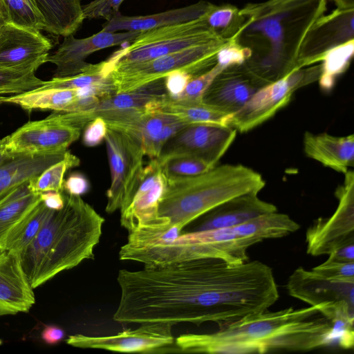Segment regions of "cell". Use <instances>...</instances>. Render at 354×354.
<instances>
[{"label": "cell", "instance_id": "31", "mask_svg": "<svg viewBox=\"0 0 354 354\" xmlns=\"http://www.w3.org/2000/svg\"><path fill=\"white\" fill-rule=\"evenodd\" d=\"M78 96L76 89L37 88L6 97V102L31 111L35 109L68 112Z\"/></svg>", "mask_w": 354, "mask_h": 354}, {"label": "cell", "instance_id": "15", "mask_svg": "<svg viewBox=\"0 0 354 354\" xmlns=\"http://www.w3.org/2000/svg\"><path fill=\"white\" fill-rule=\"evenodd\" d=\"M81 131L54 112L46 118L24 124L8 136L6 149L12 154L64 152L78 140Z\"/></svg>", "mask_w": 354, "mask_h": 354}, {"label": "cell", "instance_id": "18", "mask_svg": "<svg viewBox=\"0 0 354 354\" xmlns=\"http://www.w3.org/2000/svg\"><path fill=\"white\" fill-rule=\"evenodd\" d=\"M52 43L40 30L6 23L0 28V67L36 71L48 62Z\"/></svg>", "mask_w": 354, "mask_h": 354}, {"label": "cell", "instance_id": "7", "mask_svg": "<svg viewBox=\"0 0 354 354\" xmlns=\"http://www.w3.org/2000/svg\"><path fill=\"white\" fill-rule=\"evenodd\" d=\"M229 40L221 38L147 61L118 63L109 75L116 94L139 89L176 71H186L196 77L216 64L217 53Z\"/></svg>", "mask_w": 354, "mask_h": 354}, {"label": "cell", "instance_id": "3", "mask_svg": "<svg viewBox=\"0 0 354 354\" xmlns=\"http://www.w3.org/2000/svg\"><path fill=\"white\" fill-rule=\"evenodd\" d=\"M331 323L316 306L262 313L210 333L175 339V353L245 354L285 350L306 351L332 345Z\"/></svg>", "mask_w": 354, "mask_h": 354}, {"label": "cell", "instance_id": "44", "mask_svg": "<svg viewBox=\"0 0 354 354\" xmlns=\"http://www.w3.org/2000/svg\"><path fill=\"white\" fill-rule=\"evenodd\" d=\"M108 130L107 125L101 117L89 122L84 129L82 142L88 147H93L104 141Z\"/></svg>", "mask_w": 354, "mask_h": 354}, {"label": "cell", "instance_id": "23", "mask_svg": "<svg viewBox=\"0 0 354 354\" xmlns=\"http://www.w3.org/2000/svg\"><path fill=\"white\" fill-rule=\"evenodd\" d=\"M100 117L104 119L108 128L120 131L138 140L147 157L162 129L177 118L148 108L108 112Z\"/></svg>", "mask_w": 354, "mask_h": 354}, {"label": "cell", "instance_id": "43", "mask_svg": "<svg viewBox=\"0 0 354 354\" xmlns=\"http://www.w3.org/2000/svg\"><path fill=\"white\" fill-rule=\"evenodd\" d=\"M317 274L327 279L339 281H354V262H328L312 269Z\"/></svg>", "mask_w": 354, "mask_h": 354}, {"label": "cell", "instance_id": "36", "mask_svg": "<svg viewBox=\"0 0 354 354\" xmlns=\"http://www.w3.org/2000/svg\"><path fill=\"white\" fill-rule=\"evenodd\" d=\"M109 77L104 60L93 64V67L86 72L66 77H53L48 81H44L39 88L78 89L104 82Z\"/></svg>", "mask_w": 354, "mask_h": 354}, {"label": "cell", "instance_id": "6", "mask_svg": "<svg viewBox=\"0 0 354 354\" xmlns=\"http://www.w3.org/2000/svg\"><path fill=\"white\" fill-rule=\"evenodd\" d=\"M260 242L243 235L237 226L187 232L169 242L142 245L124 244L119 252L120 260L142 263L145 267L160 266L185 261L215 258L232 265L248 261L247 250Z\"/></svg>", "mask_w": 354, "mask_h": 354}, {"label": "cell", "instance_id": "52", "mask_svg": "<svg viewBox=\"0 0 354 354\" xmlns=\"http://www.w3.org/2000/svg\"><path fill=\"white\" fill-rule=\"evenodd\" d=\"M6 23H8L7 15L3 4L0 0V28Z\"/></svg>", "mask_w": 354, "mask_h": 354}, {"label": "cell", "instance_id": "14", "mask_svg": "<svg viewBox=\"0 0 354 354\" xmlns=\"http://www.w3.org/2000/svg\"><path fill=\"white\" fill-rule=\"evenodd\" d=\"M236 131L225 126L192 124L174 135L156 158L159 164L180 156H196L214 166L234 142Z\"/></svg>", "mask_w": 354, "mask_h": 354}, {"label": "cell", "instance_id": "49", "mask_svg": "<svg viewBox=\"0 0 354 354\" xmlns=\"http://www.w3.org/2000/svg\"><path fill=\"white\" fill-rule=\"evenodd\" d=\"M64 335V331L61 328L53 325L46 326L41 333L43 341L50 345L59 343Z\"/></svg>", "mask_w": 354, "mask_h": 354}, {"label": "cell", "instance_id": "10", "mask_svg": "<svg viewBox=\"0 0 354 354\" xmlns=\"http://www.w3.org/2000/svg\"><path fill=\"white\" fill-rule=\"evenodd\" d=\"M104 142L111 173L105 210L113 213L129 203L138 187L145 154L138 140L120 131L108 128Z\"/></svg>", "mask_w": 354, "mask_h": 354}, {"label": "cell", "instance_id": "12", "mask_svg": "<svg viewBox=\"0 0 354 354\" xmlns=\"http://www.w3.org/2000/svg\"><path fill=\"white\" fill-rule=\"evenodd\" d=\"M343 184L337 187L338 205L328 218H319L307 229L306 252L312 256L329 254L354 243V174L348 170Z\"/></svg>", "mask_w": 354, "mask_h": 354}, {"label": "cell", "instance_id": "2", "mask_svg": "<svg viewBox=\"0 0 354 354\" xmlns=\"http://www.w3.org/2000/svg\"><path fill=\"white\" fill-rule=\"evenodd\" d=\"M326 9L327 0H266L239 10L230 39L251 50L241 66L257 86L298 69L303 43Z\"/></svg>", "mask_w": 354, "mask_h": 354}, {"label": "cell", "instance_id": "5", "mask_svg": "<svg viewBox=\"0 0 354 354\" xmlns=\"http://www.w3.org/2000/svg\"><path fill=\"white\" fill-rule=\"evenodd\" d=\"M262 176L241 164L216 165L201 174L167 179L158 207V216L169 228L183 229L218 205L238 196L259 193L265 187Z\"/></svg>", "mask_w": 354, "mask_h": 354}, {"label": "cell", "instance_id": "41", "mask_svg": "<svg viewBox=\"0 0 354 354\" xmlns=\"http://www.w3.org/2000/svg\"><path fill=\"white\" fill-rule=\"evenodd\" d=\"M250 48L230 39L217 53L216 64L225 69L241 66L251 56Z\"/></svg>", "mask_w": 354, "mask_h": 354}, {"label": "cell", "instance_id": "37", "mask_svg": "<svg viewBox=\"0 0 354 354\" xmlns=\"http://www.w3.org/2000/svg\"><path fill=\"white\" fill-rule=\"evenodd\" d=\"M44 83V80L35 75V71L0 67V95L26 93L41 87Z\"/></svg>", "mask_w": 354, "mask_h": 354}, {"label": "cell", "instance_id": "32", "mask_svg": "<svg viewBox=\"0 0 354 354\" xmlns=\"http://www.w3.org/2000/svg\"><path fill=\"white\" fill-rule=\"evenodd\" d=\"M52 209L40 201L7 234L1 250L21 255L32 243Z\"/></svg>", "mask_w": 354, "mask_h": 354}, {"label": "cell", "instance_id": "46", "mask_svg": "<svg viewBox=\"0 0 354 354\" xmlns=\"http://www.w3.org/2000/svg\"><path fill=\"white\" fill-rule=\"evenodd\" d=\"M90 183L80 172H73L64 181L63 190L70 195L82 196L88 192Z\"/></svg>", "mask_w": 354, "mask_h": 354}, {"label": "cell", "instance_id": "45", "mask_svg": "<svg viewBox=\"0 0 354 354\" xmlns=\"http://www.w3.org/2000/svg\"><path fill=\"white\" fill-rule=\"evenodd\" d=\"M193 77L194 76L186 71L171 73L163 79L167 95L171 98H178Z\"/></svg>", "mask_w": 354, "mask_h": 354}, {"label": "cell", "instance_id": "38", "mask_svg": "<svg viewBox=\"0 0 354 354\" xmlns=\"http://www.w3.org/2000/svg\"><path fill=\"white\" fill-rule=\"evenodd\" d=\"M160 165L168 180L196 176L215 167L203 158L189 156L171 158Z\"/></svg>", "mask_w": 354, "mask_h": 354}, {"label": "cell", "instance_id": "39", "mask_svg": "<svg viewBox=\"0 0 354 354\" xmlns=\"http://www.w3.org/2000/svg\"><path fill=\"white\" fill-rule=\"evenodd\" d=\"M239 8L231 4L214 5L205 15L207 24L222 37L234 35L238 25Z\"/></svg>", "mask_w": 354, "mask_h": 354}, {"label": "cell", "instance_id": "25", "mask_svg": "<svg viewBox=\"0 0 354 354\" xmlns=\"http://www.w3.org/2000/svg\"><path fill=\"white\" fill-rule=\"evenodd\" d=\"M213 6L209 1H200L187 6L149 15L126 16L118 13L106 21L102 30L108 32H141L187 22L205 15Z\"/></svg>", "mask_w": 354, "mask_h": 354}, {"label": "cell", "instance_id": "42", "mask_svg": "<svg viewBox=\"0 0 354 354\" xmlns=\"http://www.w3.org/2000/svg\"><path fill=\"white\" fill-rule=\"evenodd\" d=\"M124 0H93L82 6L84 19H104L106 21L120 13L119 8Z\"/></svg>", "mask_w": 354, "mask_h": 354}, {"label": "cell", "instance_id": "34", "mask_svg": "<svg viewBox=\"0 0 354 354\" xmlns=\"http://www.w3.org/2000/svg\"><path fill=\"white\" fill-rule=\"evenodd\" d=\"M80 159L68 151L64 158L48 167L38 176L30 179V188L35 193L50 191L64 192L63 184L66 171L77 167Z\"/></svg>", "mask_w": 354, "mask_h": 354}, {"label": "cell", "instance_id": "29", "mask_svg": "<svg viewBox=\"0 0 354 354\" xmlns=\"http://www.w3.org/2000/svg\"><path fill=\"white\" fill-rule=\"evenodd\" d=\"M32 1L44 20V30L53 35H74L85 19L81 0Z\"/></svg>", "mask_w": 354, "mask_h": 354}, {"label": "cell", "instance_id": "19", "mask_svg": "<svg viewBox=\"0 0 354 354\" xmlns=\"http://www.w3.org/2000/svg\"><path fill=\"white\" fill-rule=\"evenodd\" d=\"M354 39V9L336 8L322 16L308 32L301 48L297 68L320 62L332 48Z\"/></svg>", "mask_w": 354, "mask_h": 354}, {"label": "cell", "instance_id": "35", "mask_svg": "<svg viewBox=\"0 0 354 354\" xmlns=\"http://www.w3.org/2000/svg\"><path fill=\"white\" fill-rule=\"evenodd\" d=\"M8 23L37 30H44V20L32 0H1Z\"/></svg>", "mask_w": 354, "mask_h": 354}, {"label": "cell", "instance_id": "48", "mask_svg": "<svg viewBox=\"0 0 354 354\" xmlns=\"http://www.w3.org/2000/svg\"><path fill=\"white\" fill-rule=\"evenodd\" d=\"M41 201L49 209L59 210L64 205L63 192L50 191L40 194Z\"/></svg>", "mask_w": 354, "mask_h": 354}, {"label": "cell", "instance_id": "40", "mask_svg": "<svg viewBox=\"0 0 354 354\" xmlns=\"http://www.w3.org/2000/svg\"><path fill=\"white\" fill-rule=\"evenodd\" d=\"M224 68L216 63L212 68L193 77L186 86L184 91L177 99L203 100V97Z\"/></svg>", "mask_w": 354, "mask_h": 354}, {"label": "cell", "instance_id": "53", "mask_svg": "<svg viewBox=\"0 0 354 354\" xmlns=\"http://www.w3.org/2000/svg\"><path fill=\"white\" fill-rule=\"evenodd\" d=\"M6 97L0 95V105L6 102Z\"/></svg>", "mask_w": 354, "mask_h": 354}, {"label": "cell", "instance_id": "13", "mask_svg": "<svg viewBox=\"0 0 354 354\" xmlns=\"http://www.w3.org/2000/svg\"><path fill=\"white\" fill-rule=\"evenodd\" d=\"M134 330H125L109 336L70 335L67 344L82 348H98L122 353H169L174 348L175 339L169 323L140 324Z\"/></svg>", "mask_w": 354, "mask_h": 354}, {"label": "cell", "instance_id": "51", "mask_svg": "<svg viewBox=\"0 0 354 354\" xmlns=\"http://www.w3.org/2000/svg\"><path fill=\"white\" fill-rule=\"evenodd\" d=\"M338 9H354V0H332Z\"/></svg>", "mask_w": 354, "mask_h": 354}, {"label": "cell", "instance_id": "30", "mask_svg": "<svg viewBox=\"0 0 354 354\" xmlns=\"http://www.w3.org/2000/svg\"><path fill=\"white\" fill-rule=\"evenodd\" d=\"M40 201V194L33 192L30 188V179L0 201V250L8 232Z\"/></svg>", "mask_w": 354, "mask_h": 354}, {"label": "cell", "instance_id": "9", "mask_svg": "<svg viewBox=\"0 0 354 354\" xmlns=\"http://www.w3.org/2000/svg\"><path fill=\"white\" fill-rule=\"evenodd\" d=\"M320 73L321 64H313L260 87L240 109L230 115L227 127L244 133L263 124L289 104L296 90L318 80Z\"/></svg>", "mask_w": 354, "mask_h": 354}, {"label": "cell", "instance_id": "16", "mask_svg": "<svg viewBox=\"0 0 354 354\" xmlns=\"http://www.w3.org/2000/svg\"><path fill=\"white\" fill-rule=\"evenodd\" d=\"M167 185L161 165L152 159L144 168L142 179L129 203L120 210V224L129 233L156 230L164 227L158 207Z\"/></svg>", "mask_w": 354, "mask_h": 354}, {"label": "cell", "instance_id": "1", "mask_svg": "<svg viewBox=\"0 0 354 354\" xmlns=\"http://www.w3.org/2000/svg\"><path fill=\"white\" fill-rule=\"evenodd\" d=\"M113 319L122 324L216 323L219 328L267 310L279 299L272 268L204 258L118 272Z\"/></svg>", "mask_w": 354, "mask_h": 354}, {"label": "cell", "instance_id": "4", "mask_svg": "<svg viewBox=\"0 0 354 354\" xmlns=\"http://www.w3.org/2000/svg\"><path fill=\"white\" fill-rule=\"evenodd\" d=\"M64 205L51 210L32 243L20 256L33 288L57 274L93 259L104 218L80 196L64 193Z\"/></svg>", "mask_w": 354, "mask_h": 354}, {"label": "cell", "instance_id": "24", "mask_svg": "<svg viewBox=\"0 0 354 354\" xmlns=\"http://www.w3.org/2000/svg\"><path fill=\"white\" fill-rule=\"evenodd\" d=\"M259 88L241 66H233L218 75L203 100L231 114L240 109Z\"/></svg>", "mask_w": 354, "mask_h": 354}, {"label": "cell", "instance_id": "47", "mask_svg": "<svg viewBox=\"0 0 354 354\" xmlns=\"http://www.w3.org/2000/svg\"><path fill=\"white\" fill-rule=\"evenodd\" d=\"M328 262H354V243L344 245L328 254Z\"/></svg>", "mask_w": 354, "mask_h": 354}, {"label": "cell", "instance_id": "8", "mask_svg": "<svg viewBox=\"0 0 354 354\" xmlns=\"http://www.w3.org/2000/svg\"><path fill=\"white\" fill-rule=\"evenodd\" d=\"M221 38L203 15L192 21L141 31L106 62L110 72L118 63L147 61Z\"/></svg>", "mask_w": 354, "mask_h": 354}, {"label": "cell", "instance_id": "21", "mask_svg": "<svg viewBox=\"0 0 354 354\" xmlns=\"http://www.w3.org/2000/svg\"><path fill=\"white\" fill-rule=\"evenodd\" d=\"M252 192L231 198L194 221L189 232L234 227L258 216L277 211V207Z\"/></svg>", "mask_w": 354, "mask_h": 354}, {"label": "cell", "instance_id": "11", "mask_svg": "<svg viewBox=\"0 0 354 354\" xmlns=\"http://www.w3.org/2000/svg\"><path fill=\"white\" fill-rule=\"evenodd\" d=\"M288 294L316 306L330 322L354 321V281L333 280L299 267L289 277Z\"/></svg>", "mask_w": 354, "mask_h": 354}, {"label": "cell", "instance_id": "22", "mask_svg": "<svg viewBox=\"0 0 354 354\" xmlns=\"http://www.w3.org/2000/svg\"><path fill=\"white\" fill-rule=\"evenodd\" d=\"M165 94L162 79L131 92L102 98L95 106L87 111L58 113L66 122L82 130L89 122L103 113L148 108Z\"/></svg>", "mask_w": 354, "mask_h": 354}, {"label": "cell", "instance_id": "50", "mask_svg": "<svg viewBox=\"0 0 354 354\" xmlns=\"http://www.w3.org/2000/svg\"><path fill=\"white\" fill-rule=\"evenodd\" d=\"M8 136L0 140V164L12 158L15 154L9 153L6 149Z\"/></svg>", "mask_w": 354, "mask_h": 354}, {"label": "cell", "instance_id": "33", "mask_svg": "<svg viewBox=\"0 0 354 354\" xmlns=\"http://www.w3.org/2000/svg\"><path fill=\"white\" fill-rule=\"evenodd\" d=\"M353 53L354 39H351L332 48L324 54L318 79L322 91L328 92L333 88L337 77L348 68Z\"/></svg>", "mask_w": 354, "mask_h": 354}, {"label": "cell", "instance_id": "26", "mask_svg": "<svg viewBox=\"0 0 354 354\" xmlns=\"http://www.w3.org/2000/svg\"><path fill=\"white\" fill-rule=\"evenodd\" d=\"M305 154L324 166L346 174L354 163V136H335L328 133L306 131L303 138Z\"/></svg>", "mask_w": 354, "mask_h": 354}, {"label": "cell", "instance_id": "20", "mask_svg": "<svg viewBox=\"0 0 354 354\" xmlns=\"http://www.w3.org/2000/svg\"><path fill=\"white\" fill-rule=\"evenodd\" d=\"M20 255L0 251V316L28 313L35 297Z\"/></svg>", "mask_w": 354, "mask_h": 354}, {"label": "cell", "instance_id": "27", "mask_svg": "<svg viewBox=\"0 0 354 354\" xmlns=\"http://www.w3.org/2000/svg\"><path fill=\"white\" fill-rule=\"evenodd\" d=\"M66 151L15 154L0 164V201L21 183L64 158Z\"/></svg>", "mask_w": 354, "mask_h": 354}, {"label": "cell", "instance_id": "17", "mask_svg": "<svg viewBox=\"0 0 354 354\" xmlns=\"http://www.w3.org/2000/svg\"><path fill=\"white\" fill-rule=\"evenodd\" d=\"M140 32H100L85 38L77 39L73 35L64 37L57 50L48 57L55 65L53 77L61 78L76 75L89 71L93 64L86 59L93 53L127 44L136 37Z\"/></svg>", "mask_w": 354, "mask_h": 354}, {"label": "cell", "instance_id": "28", "mask_svg": "<svg viewBox=\"0 0 354 354\" xmlns=\"http://www.w3.org/2000/svg\"><path fill=\"white\" fill-rule=\"evenodd\" d=\"M151 109L173 115L187 124H206L227 127L230 115L203 100L174 99L167 94L156 100Z\"/></svg>", "mask_w": 354, "mask_h": 354}]
</instances>
